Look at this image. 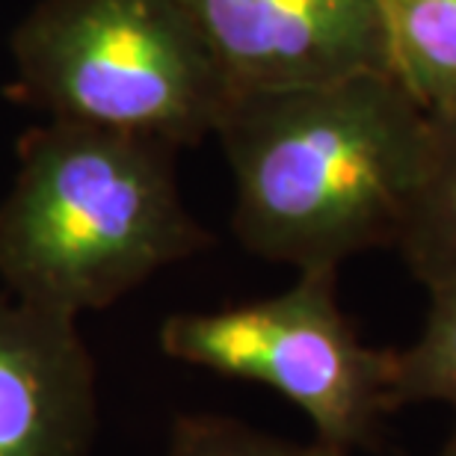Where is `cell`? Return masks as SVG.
I'll use <instances>...</instances> for the list:
<instances>
[{"label":"cell","instance_id":"obj_1","mask_svg":"<svg viewBox=\"0 0 456 456\" xmlns=\"http://www.w3.org/2000/svg\"><path fill=\"white\" fill-rule=\"evenodd\" d=\"M430 134L388 71L237 93L214 134L234 184L232 234L297 273L397 249Z\"/></svg>","mask_w":456,"mask_h":456},{"label":"cell","instance_id":"obj_2","mask_svg":"<svg viewBox=\"0 0 456 456\" xmlns=\"http://www.w3.org/2000/svg\"><path fill=\"white\" fill-rule=\"evenodd\" d=\"M15 154L0 281L27 305L80 321L214 246L181 199L172 145L48 118Z\"/></svg>","mask_w":456,"mask_h":456},{"label":"cell","instance_id":"obj_3","mask_svg":"<svg viewBox=\"0 0 456 456\" xmlns=\"http://www.w3.org/2000/svg\"><path fill=\"white\" fill-rule=\"evenodd\" d=\"M9 53L12 93L53 122L175 151L214 136L234 98L181 0H39Z\"/></svg>","mask_w":456,"mask_h":456},{"label":"cell","instance_id":"obj_4","mask_svg":"<svg viewBox=\"0 0 456 456\" xmlns=\"http://www.w3.org/2000/svg\"><path fill=\"white\" fill-rule=\"evenodd\" d=\"M167 359L255 382L346 453L373 451L395 406V350L362 341L338 299V270H299L285 290L160 323Z\"/></svg>","mask_w":456,"mask_h":456},{"label":"cell","instance_id":"obj_5","mask_svg":"<svg viewBox=\"0 0 456 456\" xmlns=\"http://www.w3.org/2000/svg\"><path fill=\"white\" fill-rule=\"evenodd\" d=\"M237 93L386 71L377 0H181Z\"/></svg>","mask_w":456,"mask_h":456},{"label":"cell","instance_id":"obj_6","mask_svg":"<svg viewBox=\"0 0 456 456\" xmlns=\"http://www.w3.org/2000/svg\"><path fill=\"white\" fill-rule=\"evenodd\" d=\"M98 373L77 321L0 290V456H89Z\"/></svg>","mask_w":456,"mask_h":456},{"label":"cell","instance_id":"obj_7","mask_svg":"<svg viewBox=\"0 0 456 456\" xmlns=\"http://www.w3.org/2000/svg\"><path fill=\"white\" fill-rule=\"evenodd\" d=\"M386 71L430 118L456 116V0H377Z\"/></svg>","mask_w":456,"mask_h":456},{"label":"cell","instance_id":"obj_8","mask_svg":"<svg viewBox=\"0 0 456 456\" xmlns=\"http://www.w3.org/2000/svg\"><path fill=\"white\" fill-rule=\"evenodd\" d=\"M397 252L424 290L456 281V116L433 118L424 175Z\"/></svg>","mask_w":456,"mask_h":456},{"label":"cell","instance_id":"obj_9","mask_svg":"<svg viewBox=\"0 0 456 456\" xmlns=\"http://www.w3.org/2000/svg\"><path fill=\"white\" fill-rule=\"evenodd\" d=\"M448 406L456 415V281L427 290L418 338L395 350V406Z\"/></svg>","mask_w":456,"mask_h":456},{"label":"cell","instance_id":"obj_10","mask_svg":"<svg viewBox=\"0 0 456 456\" xmlns=\"http://www.w3.org/2000/svg\"><path fill=\"white\" fill-rule=\"evenodd\" d=\"M167 456H353L326 442H294L232 415L181 412L169 427Z\"/></svg>","mask_w":456,"mask_h":456},{"label":"cell","instance_id":"obj_11","mask_svg":"<svg viewBox=\"0 0 456 456\" xmlns=\"http://www.w3.org/2000/svg\"><path fill=\"white\" fill-rule=\"evenodd\" d=\"M436 456H456V427H453V433L448 436V442L442 444V451L436 453Z\"/></svg>","mask_w":456,"mask_h":456}]
</instances>
